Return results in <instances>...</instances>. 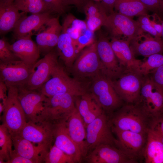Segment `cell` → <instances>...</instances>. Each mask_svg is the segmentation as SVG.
I'll return each instance as SVG.
<instances>
[{
  "label": "cell",
  "instance_id": "7a4b0ae2",
  "mask_svg": "<svg viewBox=\"0 0 163 163\" xmlns=\"http://www.w3.org/2000/svg\"><path fill=\"white\" fill-rule=\"evenodd\" d=\"M75 97L63 93L47 97L36 122L55 125L66 122L76 109Z\"/></svg>",
  "mask_w": 163,
  "mask_h": 163
},
{
  "label": "cell",
  "instance_id": "4dcf8cb0",
  "mask_svg": "<svg viewBox=\"0 0 163 163\" xmlns=\"http://www.w3.org/2000/svg\"><path fill=\"white\" fill-rule=\"evenodd\" d=\"M114 8L118 13L131 18L147 15V10L139 0H116Z\"/></svg>",
  "mask_w": 163,
  "mask_h": 163
},
{
  "label": "cell",
  "instance_id": "c3c4849f",
  "mask_svg": "<svg viewBox=\"0 0 163 163\" xmlns=\"http://www.w3.org/2000/svg\"><path fill=\"white\" fill-rule=\"evenodd\" d=\"M87 0H65L69 6L70 5H75L78 7L83 5Z\"/></svg>",
  "mask_w": 163,
  "mask_h": 163
},
{
  "label": "cell",
  "instance_id": "7dc6e473",
  "mask_svg": "<svg viewBox=\"0 0 163 163\" xmlns=\"http://www.w3.org/2000/svg\"><path fill=\"white\" fill-rule=\"evenodd\" d=\"M161 21L162 20L160 18L158 22L154 21H151V24L161 37L162 30Z\"/></svg>",
  "mask_w": 163,
  "mask_h": 163
},
{
  "label": "cell",
  "instance_id": "f5cc1de1",
  "mask_svg": "<svg viewBox=\"0 0 163 163\" xmlns=\"http://www.w3.org/2000/svg\"><path fill=\"white\" fill-rule=\"evenodd\" d=\"M161 24L162 26V30L161 34V37L163 39V20L161 21Z\"/></svg>",
  "mask_w": 163,
  "mask_h": 163
},
{
  "label": "cell",
  "instance_id": "7c38bea8",
  "mask_svg": "<svg viewBox=\"0 0 163 163\" xmlns=\"http://www.w3.org/2000/svg\"><path fill=\"white\" fill-rule=\"evenodd\" d=\"M33 66L27 65L20 60L0 62V81L4 82L7 87L25 86Z\"/></svg>",
  "mask_w": 163,
  "mask_h": 163
},
{
  "label": "cell",
  "instance_id": "681fc988",
  "mask_svg": "<svg viewBox=\"0 0 163 163\" xmlns=\"http://www.w3.org/2000/svg\"><path fill=\"white\" fill-rule=\"evenodd\" d=\"M138 21L140 24L145 25L151 24V20L147 15L141 16Z\"/></svg>",
  "mask_w": 163,
  "mask_h": 163
},
{
  "label": "cell",
  "instance_id": "44dd1931",
  "mask_svg": "<svg viewBox=\"0 0 163 163\" xmlns=\"http://www.w3.org/2000/svg\"><path fill=\"white\" fill-rule=\"evenodd\" d=\"M29 35L17 40L11 44V50L20 59L27 65H33L38 60L40 53L37 43Z\"/></svg>",
  "mask_w": 163,
  "mask_h": 163
},
{
  "label": "cell",
  "instance_id": "d590c367",
  "mask_svg": "<svg viewBox=\"0 0 163 163\" xmlns=\"http://www.w3.org/2000/svg\"><path fill=\"white\" fill-rule=\"evenodd\" d=\"M45 163H74L73 159L54 145L47 153L44 160Z\"/></svg>",
  "mask_w": 163,
  "mask_h": 163
},
{
  "label": "cell",
  "instance_id": "816d5d0a",
  "mask_svg": "<svg viewBox=\"0 0 163 163\" xmlns=\"http://www.w3.org/2000/svg\"><path fill=\"white\" fill-rule=\"evenodd\" d=\"M5 108L4 105L1 102H0V114L3 113Z\"/></svg>",
  "mask_w": 163,
  "mask_h": 163
},
{
  "label": "cell",
  "instance_id": "5b68a950",
  "mask_svg": "<svg viewBox=\"0 0 163 163\" xmlns=\"http://www.w3.org/2000/svg\"><path fill=\"white\" fill-rule=\"evenodd\" d=\"M7 98L2 116V124L11 134L19 132L27 122L25 115L19 100L18 88L8 87Z\"/></svg>",
  "mask_w": 163,
  "mask_h": 163
},
{
  "label": "cell",
  "instance_id": "cb8c5ba5",
  "mask_svg": "<svg viewBox=\"0 0 163 163\" xmlns=\"http://www.w3.org/2000/svg\"><path fill=\"white\" fill-rule=\"evenodd\" d=\"M69 133L78 146L83 158L88 154L86 144V129L83 120L76 109L66 122Z\"/></svg>",
  "mask_w": 163,
  "mask_h": 163
},
{
  "label": "cell",
  "instance_id": "3957f363",
  "mask_svg": "<svg viewBox=\"0 0 163 163\" xmlns=\"http://www.w3.org/2000/svg\"><path fill=\"white\" fill-rule=\"evenodd\" d=\"M38 90L47 97L63 93L77 97L86 93L81 83L69 77L59 63L53 69L49 79Z\"/></svg>",
  "mask_w": 163,
  "mask_h": 163
},
{
  "label": "cell",
  "instance_id": "2e32d148",
  "mask_svg": "<svg viewBox=\"0 0 163 163\" xmlns=\"http://www.w3.org/2000/svg\"><path fill=\"white\" fill-rule=\"evenodd\" d=\"M88 163H135L137 160L114 145L103 144L91 151L85 157Z\"/></svg>",
  "mask_w": 163,
  "mask_h": 163
},
{
  "label": "cell",
  "instance_id": "b9f144b4",
  "mask_svg": "<svg viewBox=\"0 0 163 163\" xmlns=\"http://www.w3.org/2000/svg\"><path fill=\"white\" fill-rule=\"evenodd\" d=\"M116 0H100L98 3L108 15L114 12V8Z\"/></svg>",
  "mask_w": 163,
  "mask_h": 163
},
{
  "label": "cell",
  "instance_id": "7bdbcfd3",
  "mask_svg": "<svg viewBox=\"0 0 163 163\" xmlns=\"http://www.w3.org/2000/svg\"><path fill=\"white\" fill-rule=\"evenodd\" d=\"M8 163H35L30 159L24 158L17 154L13 150L11 153L9 161Z\"/></svg>",
  "mask_w": 163,
  "mask_h": 163
},
{
  "label": "cell",
  "instance_id": "f35d334b",
  "mask_svg": "<svg viewBox=\"0 0 163 163\" xmlns=\"http://www.w3.org/2000/svg\"><path fill=\"white\" fill-rule=\"evenodd\" d=\"M149 129L157 135L163 143V112L152 116Z\"/></svg>",
  "mask_w": 163,
  "mask_h": 163
},
{
  "label": "cell",
  "instance_id": "ba28073f",
  "mask_svg": "<svg viewBox=\"0 0 163 163\" xmlns=\"http://www.w3.org/2000/svg\"><path fill=\"white\" fill-rule=\"evenodd\" d=\"M104 26L113 37L123 36L130 42L142 34L138 21L118 12L108 15Z\"/></svg>",
  "mask_w": 163,
  "mask_h": 163
},
{
  "label": "cell",
  "instance_id": "74e56055",
  "mask_svg": "<svg viewBox=\"0 0 163 163\" xmlns=\"http://www.w3.org/2000/svg\"><path fill=\"white\" fill-rule=\"evenodd\" d=\"M94 32L88 28L81 33L75 43L78 53L84 48L88 46L94 42Z\"/></svg>",
  "mask_w": 163,
  "mask_h": 163
},
{
  "label": "cell",
  "instance_id": "484cf974",
  "mask_svg": "<svg viewBox=\"0 0 163 163\" xmlns=\"http://www.w3.org/2000/svg\"><path fill=\"white\" fill-rule=\"evenodd\" d=\"M80 96V98L75 101V106L86 128L104 111L90 94L86 93Z\"/></svg>",
  "mask_w": 163,
  "mask_h": 163
},
{
  "label": "cell",
  "instance_id": "60d3db41",
  "mask_svg": "<svg viewBox=\"0 0 163 163\" xmlns=\"http://www.w3.org/2000/svg\"><path fill=\"white\" fill-rule=\"evenodd\" d=\"M149 75L155 87L163 94V65L153 70Z\"/></svg>",
  "mask_w": 163,
  "mask_h": 163
},
{
  "label": "cell",
  "instance_id": "ee69618b",
  "mask_svg": "<svg viewBox=\"0 0 163 163\" xmlns=\"http://www.w3.org/2000/svg\"><path fill=\"white\" fill-rule=\"evenodd\" d=\"M146 9L159 13L160 0H139Z\"/></svg>",
  "mask_w": 163,
  "mask_h": 163
},
{
  "label": "cell",
  "instance_id": "52a82bcc",
  "mask_svg": "<svg viewBox=\"0 0 163 163\" xmlns=\"http://www.w3.org/2000/svg\"><path fill=\"white\" fill-rule=\"evenodd\" d=\"M109 121L104 111L88 124L86 128V144L88 153L101 144L115 145Z\"/></svg>",
  "mask_w": 163,
  "mask_h": 163
},
{
  "label": "cell",
  "instance_id": "6da1fadb",
  "mask_svg": "<svg viewBox=\"0 0 163 163\" xmlns=\"http://www.w3.org/2000/svg\"><path fill=\"white\" fill-rule=\"evenodd\" d=\"M151 117L139 103L126 104L109 121L112 130L129 131L146 134Z\"/></svg>",
  "mask_w": 163,
  "mask_h": 163
},
{
  "label": "cell",
  "instance_id": "f6af8a7d",
  "mask_svg": "<svg viewBox=\"0 0 163 163\" xmlns=\"http://www.w3.org/2000/svg\"><path fill=\"white\" fill-rule=\"evenodd\" d=\"M8 94V88L5 84L3 82L0 81V100L5 105Z\"/></svg>",
  "mask_w": 163,
  "mask_h": 163
},
{
  "label": "cell",
  "instance_id": "d4e9b609",
  "mask_svg": "<svg viewBox=\"0 0 163 163\" xmlns=\"http://www.w3.org/2000/svg\"><path fill=\"white\" fill-rule=\"evenodd\" d=\"M14 0H0V34L4 35L13 30L25 13H20Z\"/></svg>",
  "mask_w": 163,
  "mask_h": 163
},
{
  "label": "cell",
  "instance_id": "4fadbf2b",
  "mask_svg": "<svg viewBox=\"0 0 163 163\" xmlns=\"http://www.w3.org/2000/svg\"><path fill=\"white\" fill-rule=\"evenodd\" d=\"M18 97L27 121L36 122L43 109L47 97L38 90H30L25 86L17 87Z\"/></svg>",
  "mask_w": 163,
  "mask_h": 163
},
{
  "label": "cell",
  "instance_id": "8fae6325",
  "mask_svg": "<svg viewBox=\"0 0 163 163\" xmlns=\"http://www.w3.org/2000/svg\"><path fill=\"white\" fill-rule=\"evenodd\" d=\"M54 128L52 124L30 121L16 133L49 152L52 146Z\"/></svg>",
  "mask_w": 163,
  "mask_h": 163
},
{
  "label": "cell",
  "instance_id": "e575fe53",
  "mask_svg": "<svg viewBox=\"0 0 163 163\" xmlns=\"http://www.w3.org/2000/svg\"><path fill=\"white\" fill-rule=\"evenodd\" d=\"M163 65V54L156 53L148 57L147 59L142 62L136 71L141 75L145 76L151 72Z\"/></svg>",
  "mask_w": 163,
  "mask_h": 163
},
{
  "label": "cell",
  "instance_id": "836d02e7",
  "mask_svg": "<svg viewBox=\"0 0 163 163\" xmlns=\"http://www.w3.org/2000/svg\"><path fill=\"white\" fill-rule=\"evenodd\" d=\"M13 141L11 133L2 124L0 126V163H8L13 150Z\"/></svg>",
  "mask_w": 163,
  "mask_h": 163
},
{
  "label": "cell",
  "instance_id": "bcb514c9",
  "mask_svg": "<svg viewBox=\"0 0 163 163\" xmlns=\"http://www.w3.org/2000/svg\"><path fill=\"white\" fill-rule=\"evenodd\" d=\"M140 27L143 31H145L149 33L155 37H161L155 29L153 26L151 24H140Z\"/></svg>",
  "mask_w": 163,
  "mask_h": 163
},
{
  "label": "cell",
  "instance_id": "5bb4252c",
  "mask_svg": "<svg viewBox=\"0 0 163 163\" xmlns=\"http://www.w3.org/2000/svg\"><path fill=\"white\" fill-rule=\"evenodd\" d=\"M117 137L116 147L129 156L136 159L143 155L147 134L129 131L113 130Z\"/></svg>",
  "mask_w": 163,
  "mask_h": 163
},
{
  "label": "cell",
  "instance_id": "f907efd6",
  "mask_svg": "<svg viewBox=\"0 0 163 163\" xmlns=\"http://www.w3.org/2000/svg\"><path fill=\"white\" fill-rule=\"evenodd\" d=\"M163 18V0H160L159 13Z\"/></svg>",
  "mask_w": 163,
  "mask_h": 163
},
{
  "label": "cell",
  "instance_id": "ab89813d",
  "mask_svg": "<svg viewBox=\"0 0 163 163\" xmlns=\"http://www.w3.org/2000/svg\"><path fill=\"white\" fill-rule=\"evenodd\" d=\"M53 13L62 14L66 11L68 5L65 0H43Z\"/></svg>",
  "mask_w": 163,
  "mask_h": 163
},
{
  "label": "cell",
  "instance_id": "603a6c76",
  "mask_svg": "<svg viewBox=\"0 0 163 163\" xmlns=\"http://www.w3.org/2000/svg\"><path fill=\"white\" fill-rule=\"evenodd\" d=\"M110 43L120 65L126 70L136 71L142 62L136 59L130 46V42L113 37Z\"/></svg>",
  "mask_w": 163,
  "mask_h": 163
},
{
  "label": "cell",
  "instance_id": "7402d4cb",
  "mask_svg": "<svg viewBox=\"0 0 163 163\" xmlns=\"http://www.w3.org/2000/svg\"><path fill=\"white\" fill-rule=\"evenodd\" d=\"M11 134L14 150L17 154L34 161L35 163L44 162V158L48 151L40 146L35 145L17 133Z\"/></svg>",
  "mask_w": 163,
  "mask_h": 163
},
{
  "label": "cell",
  "instance_id": "4316f807",
  "mask_svg": "<svg viewBox=\"0 0 163 163\" xmlns=\"http://www.w3.org/2000/svg\"><path fill=\"white\" fill-rule=\"evenodd\" d=\"M143 35L145 38L143 40L139 42L134 40L130 43V47L135 55L148 57L155 54L163 53V39L162 38Z\"/></svg>",
  "mask_w": 163,
  "mask_h": 163
},
{
  "label": "cell",
  "instance_id": "1f68e13d",
  "mask_svg": "<svg viewBox=\"0 0 163 163\" xmlns=\"http://www.w3.org/2000/svg\"><path fill=\"white\" fill-rule=\"evenodd\" d=\"M62 26V30L71 37L75 44L81 33L88 29L85 21L77 18L71 14L65 18Z\"/></svg>",
  "mask_w": 163,
  "mask_h": 163
},
{
  "label": "cell",
  "instance_id": "d6986e66",
  "mask_svg": "<svg viewBox=\"0 0 163 163\" xmlns=\"http://www.w3.org/2000/svg\"><path fill=\"white\" fill-rule=\"evenodd\" d=\"M52 14L50 12L32 14L28 16L25 14L20 19L12 30L14 38L17 40L29 35H32L33 31H37L53 17L51 15Z\"/></svg>",
  "mask_w": 163,
  "mask_h": 163
},
{
  "label": "cell",
  "instance_id": "8d00e7d4",
  "mask_svg": "<svg viewBox=\"0 0 163 163\" xmlns=\"http://www.w3.org/2000/svg\"><path fill=\"white\" fill-rule=\"evenodd\" d=\"M10 44L5 37L0 39V62L7 63L20 60L11 50Z\"/></svg>",
  "mask_w": 163,
  "mask_h": 163
},
{
  "label": "cell",
  "instance_id": "8992f818",
  "mask_svg": "<svg viewBox=\"0 0 163 163\" xmlns=\"http://www.w3.org/2000/svg\"><path fill=\"white\" fill-rule=\"evenodd\" d=\"M143 76L136 71L126 70L118 80L112 81L116 92L126 104H135L139 101Z\"/></svg>",
  "mask_w": 163,
  "mask_h": 163
},
{
  "label": "cell",
  "instance_id": "f546056e",
  "mask_svg": "<svg viewBox=\"0 0 163 163\" xmlns=\"http://www.w3.org/2000/svg\"><path fill=\"white\" fill-rule=\"evenodd\" d=\"M58 55L66 67H71L78 54L75 43L71 37L62 30L56 46Z\"/></svg>",
  "mask_w": 163,
  "mask_h": 163
},
{
  "label": "cell",
  "instance_id": "83f0119b",
  "mask_svg": "<svg viewBox=\"0 0 163 163\" xmlns=\"http://www.w3.org/2000/svg\"><path fill=\"white\" fill-rule=\"evenodd\" d=\"M143 156L146 163H163V143L157 135L149 129Z\"/></svg>",
  "mask_w": 163,
  "mask_h": 163
},
{
  "label": "cell",
  "instance_id": "277c9868",
  "mask_svg": "<svg viewBox=\"0 0 163 163\" xmlns=\"http://www.w3.org/2000/svg\"><path fill=\"white\" fill-rule=\"evenodd\" d=\"M94 79L90 94L98 106L108 112L119 107L122 101L116 92L112 80L102 73Z\"/></svg>",
  "mask_w": 163,
  "mask_h": 163
},
{
  "label": "cell",
  "instance_id": "9a60e30c",
  "mask_svg": "<svg viewBox=\"0 0 163 163\" xmlns=\"http://www.w3.org/2000/svg\"><path fill=\"white\" fill-rule=\"evenodd\" d=\"M96 42L97 53L102 67V73L111 79L119 78L126 70L118 61L110 42L105 37Z\"/></svg>",
  "mask_w": 163,
  "mask_h": 163
},
{
  "label": "cell",
  "instance_id": "e0dca14e",
  "mask_svg": "<svg viewBox=\"0 0 163 163\" xmlns=\"http://www.w3.org/2000/svg\"><path fill=\"white\" fill-rule=\"evenodd\" d=\"M139 103L152 116L163 112V94L155 87L149 75L143 76Z\"/></svg>",
  "mask_w": 163,
  "mask_h": 163
},
{
  "label": "cell",
  "instance_id": "30bf717a",
  "mask_svg": "<svg viewBox=\"0 0 163 163\" xmlns=\"http://www.w3.org/2000/svg\"><path fill=\"white\" fill-rule=\"evenodd\" d=\"M57 52L53 49L33 65L25 86L28 89L38 90L49 79L55 67L59 64Z\"/></svg>",
  "mask_w": 163,
  "mask_h": 163
},
{
  "label": "cell",
  "instance_id": "f1b7e54d",
  "mask_svg": "<svg viewBox=\"0 0 163 163\" xmlns=\"http://www.w3.org/2000/svg\"><path fill=\"white\" fill-rule=\"evenodd\" d=\"M84 5L86 17L88 28L94 32L104 26L108 15L101 5L91 0H88Z\"/></svg>",
  "mask_w": 163,
  "mask_h": 163
},
{
  "label": "cell",
  "instance_id": "d6a6232c",
  "mask_svg": "<svg viewBox=\"0 0 163 163\" xmlns=\"http://www.w3.org/2000/svg\"><path fill=\"white\" fill-rule=\"evenodd\" d=\"M14 2L19 11L25 13H53L43 0H14Z\"/></svg>",
  "mask_w": 163,
  "mask_h": 163
},
{
  "label": "cell",
  "instance_id": "ac0fdd59",
  "mask_svg": "<svg viewBox=\"0 0 163 163\" xmlns=\"http://www.w3.org/2000/svg\"><path fill=\"white\" fill-rule=\"evenodd\" d=\"M62 28L58 18L53 17L38 30L36 40L40 54L45 55L56 47Z\"/></svg>",
  "mask_w": 163,
  "mask_h": 163
},
{
  "label": "cell",
  "instance_id": "ffe728a7",
  "mask_svg": "<svg viewBox=\"0 0 163 163\" xmlns=\"http://www.w3.org/2000/svg\"><path fill=\"white\" fill-rule=\"evenodd\" d=\"M66 122L61 123L54 125V145L70 156L75 163L80 162L83 157L78 146L69 133Z\"/></svg>",
  "mask_w": 163,
  "mask_h": 163
},
{
  "label": "cell",
  "instance_id": "9c48e42d",
  "mask_svg": "<svg viewBox=\"0 0 163 163\" xmlns=\"http://www.w3.org/2000/svg\"><path fill=\"white\" fill-rule=\"evenodd\" d=\"M74 73L80 78H93L102 73L101 64L96 48V42L88 46L80 53L73 64ZM103 74V73H102Z\"/></svg>",
  "mask_w": 163,
  "mask_h": 163
}]
</instances>
